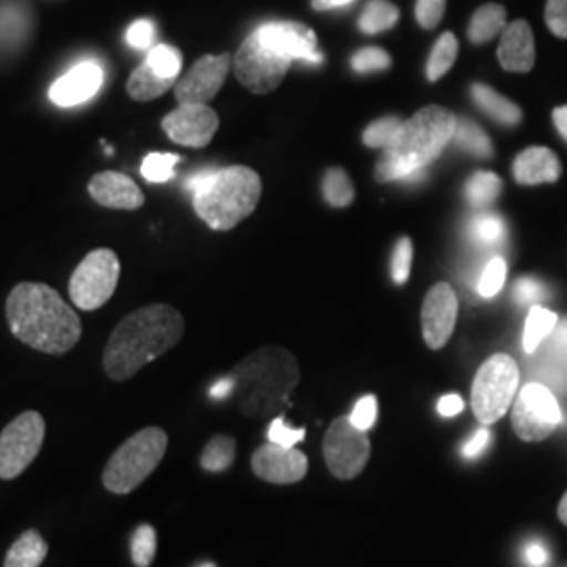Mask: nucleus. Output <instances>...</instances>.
Instances as JSON below:
<instances>
[{
  "instance_id": "1",
  "label": "nucleus",
  "mask_w": 567,
  "mask_h": 567,
  "mask_svg": "<svg viewBox=\"0 0 567 567\" xmlns=\"http://www.w3.org/2000/svg\"><path fill=\"white\" fill-rule=\"evenodd\" d=\"M4 313L13 337L41 353L63 355L81 341L79 313L49 284H18L7 297Z\"/></svg>"
},
{
  "instance_id": "2",
  "label": "nucleus",
  "mask_w": 567,
  "mask_h": 567,
  "mask_svg": "<svg viewBox=\"0 0 567 567\" xmlns=\"http://www.w3.org/2000/svg\"><path fill=\"white\" fill-rule=\"evenodd\" d=\"M183 316L171 305L154 303L128 313L110 334L103 351L105 374L124 383L142 368L163 358L182 341Z\"/></svg>"
},
{
  "instance_id": "3",
  "label": "nucleus",
  "mask_w": 567,
  "mask_h": 567,
  "mask_svg": "<svg viewBox=\"0 0 567 567\" xmlns=\"http://www.w3.org/2000/svg\"><path fill=\"white\" fill-rule=\"evenodd\" d=\"M456 116L442 105H426L402 124L374 168L379 183L416 182L454 137Z\"/></svg>"
},
{
  "instance_id": "4",
  "label": "nucleus",
  "mask_w": 567,
  "mask_h": 567,
  "mask_svg": "<svg viewBox=\"0 0 567 567\" xmlns=\"http://www.w3.org/2000/svg\"><path fill=\"white\" fill-rule=\"evenodd\" d=\"M238 408L248 419L278 416L301 381L297 358L278 344L246 355L231 372Z\"/></svg>"
},
{
  "instance_id": "5",
  "label": "nucleus",
  "mask_w": 567,
  "mask_h": 567,
  "mask_svg": "<svg viewBox=\"0 0 567 567\" xmlns=\"http://www.w3.org/2000/svg\"><path fill=\"white\" fill-rule=\"evenodd\" d=\"M194 194V210L215 231H229L255 213L264 183L248 166L203 171L187 182Z\"/></svg>"
},
{
  "instance_id": "6",
  "label": "nucleus",
  "mask_w": 567,
  "mask_h": 567,
  "mask_svg": "<svg viewBox=\"0 0 567 567\" xmlns=\"http://www.w3.org/2000/svg\"><path fill=\"white\" fill-rule=\"evenodd\" d=\"M168 447V435L161 426H145L131 435L107 461L102 484L112 494H131L158 468Z\"/></svg>"
},
{
  "instance_id": "7",
  "label": "nucleus",
  "mask_w": 567,
  "mask_h": 567,
  "mask_svg": "<svg viewBox=\"0 0 567 567\" xmlns=\"http://www.w3.org/2000/svg\"><path fill=\"white\" fill-rule=\"evenodd\" d=\"M519 385V368L507 353H496L480 365L471 386V408L484 426L498 423L508 412Z\"/></svg>"
},
{
  "instance_id": "8",
  "label": "nucleus",
  "mask_w": 567,
  "mask_h": 567,
  "mask_svg": "<svg viewBox=\"0 0 567 567\" xmlns=\"http://www.w3.org/2000/svg\"><path fill=\"white\" fill-rule=\"evenodd\" d=\"M121 280V259L110 248L89 252L70 278V299L82 311H95L112 299Z\"/></svg>"
},
{
  "instance_id": "9",
  "label": "nucleus",
  "mask_w": 567,
  "mask_h": 567,
  "mask_svg": "<svg viewBox=\"0 0 567 567\" xmlns=\"http://www.w3.org/2000/svg\"><path fill=\"white\" fill-rule=\"evenodd\" d=\"M47 425L41 412L28 410L16 416L0 433V480L11 482L41 454Z\"/></svg>"
},
{
  "instance_id": "10",
  "label": "nucleus",
  "mask_w": 567,
  "mask_h": 567,
  "mask_svg": "<svg viewBox=\"0 0 567 567\" xmlns=\"http://www.w3.org/2000/svg\"><path fill=\"white\" fill-rule=\"evenodd\" d=\"M561 405L547 385L529 383L519 391L511 414L513 431L519 440L529 444L543 442L561 425Z\"/></svg>"
},
{
  "instance_id": "11",
  "label": "nucleus",
  "mask_w": 567,
  "mask_h": 567,
  "mask_svg": "<svg viewBox=\"0 0 567 567\" xmlns=\"http://www.w3.org/2000/svg\"><path fill=\"white\" fill-rule=\"evenodd\" d=\"M324 461L332 477L349 482L364 471L370 461V440L365 431L351 423L349 416H339L324 435Z\"/></svg>"
},
{
  "instance_id": "12",
  "label": "nucleus",
  "mask_w": 567,
  "mask_h": 567,
  "mask_svg": "<svg viewBox=\"0 0 567 567\" xmlns=\"http://www.w3.org/2000/svg\"><path fill=\"white\" fill-rule=\"evenodd\" d=\"M290 63L292 61L265 47L257 32H252L234 55V72L236 79L250 93L267 95L282 84L284 76L290 70Z\"/></svg>"
},
{
  "instance_id": "13",
  "label": "nucleus",
  "mask_w": 567,
  "mask_h": 567,
  "mask_svg": "<svg viewBox=\"0 0 567 567\" xmlns=\"http://www.w3.org/2000/svg\"><path fill=\"white\" fill-rule=\"evenodd\" d=\"M163 131L173 143L206 147L219 131V116L208 103H187L164 116Z\"/></svg>"
},
{
  "instance_id": "14",
  "label": "nucleus",
  "mask_w": 567,
  "mask_h": 567,
  "mask_svg": "<svg viewBox=\"0 0 567 567\" xmlns=\"http://www.w3.org/2000/svg\"><path fill=\"white\" fill-rule=\"evenodd\" d=\"M231 65L234 58L229 53L204 55L175 84V100L179 105L208 103L215 100L225 84Z\"/></svg>"
},
{
  "instance_id": "15",
  "label": "nucleus",
  "mask_w": 567,
  "mask_h": 567,
  "mask_svg": "<svg viewBox=\"0 0 567 567\" xmlns=\"http://www.w3.org/2000/svg\"><path fill=\"white\" fill-rule=\"evenodd\" d=\"M257 37L274 53L286 60L303 63H322L324 55L318 49V39L313 30L299 21H271L255 30Z\"/></svg>"
},
{
  "instance_id": "16",
  "label": "nucleus",
  "mask_w": 567,
  "mask_h": 567,
  "mask_svg": "<svg viewBox=\"0 0 567 567\" xmlns=\"http://www.w3.org/2000/svg\"><path fill=\"white\" fill-rule=\"evenodd\" d=\"M456 320H458V297L454 288L446 282L431 286L421 309V326H423L426 347L433 351L444 349L447 341L452 339Z\"/></svg>"
},
{
  "instance_id": "17",
  "label": "nucleus",
  "mask_w": 567,
  "mask_h": 567,
  "mask_svg": "<svg viewBox=\"0 0 567 567\" xmlns=\"http://www.w3.org/2000/svg\"><path fill=\"white\" fill-rule=\"evenodd\" d=\"M252 473L267 484L288 486L299 484L305 480L309 471V461L301 450L297 447L278 446V444H265L257 447L250 456Z\"/></svg>"
},
{
  "instance_id": "18",
  "label": "nucleus",
  "mask_w": 567,
  "mask_h": 567,
  "mask_svg": "<svg viewBox=\"0 0 567 567\" xmlns=\"http://www.w3.org/2000/svg\"><path fill=\"white\" fill-rule=\"evenodd\" d=\"M102 68L93 61H84L51 84L49 97L60 107H74L89 102L102 89Z\"/></svg>"
},
{
  "instance_id": "19",
  "label": "nucleus",
  "mask_w": 567,
  "mask_h": 567,
  "mask_svg": "<svg viewBox=\"0 0 567 567\" xmlns=\"http://www.w3.org/2000/svg\"><path fill=\"white\" fill-rule=\"evenodd\" d=\"M89 196L93 198V203L114 210H137L145 203L140 185L116 171H103L93 175L89 182Z\"/></svg>"
},
{
  "instance_id": "20",
  "label": "nucleus",
  "mask_w": 567,
  "mask_h": 567,
  "mask_svg": "<svg viewBox=\"0 0 567 567\" xmlns=\"http://www.w3.org/2000/svg\"><path fill=\"white\" fill-rule=\"evenodd\" d=\"M501 68L513 74H526L536 63V44L529 23L515 20L507 23L498 44Z\"/></svg>"
},
{
  "instance_id": "21",
  "label": "nucleus",
  "mask_w": 567,
  "mask_h": 567,
  "mask_svg": "<svg viewBox=\"0 0 567 567\" xmlns=\"http://www.w3.org/2000/svg\"><path fill=\"white\" fill-rule=\"evenodd\" d=\"M564 168L557 154L548 147L532 145L517 154L513 163V177L519 185H540V183L559 182Z\"/></svg>"
},
{
  "instance_id": "22",
  "label": "nucleus",
  "mask_w": 567,
  "mask_h": 567,
  "mask_svg": "<svg viewBox=\"0 0 567 567\" xmlns=\"http://www.w3.org/2000/svg\"><path fill=\"white\" fill-rule=\"evenodd\" d=\"M471 100L477 103V107L489 116L492 121L505 126H517L524 121V112L515 102H511L507 97H503L498 91H494L487 84H473L471 86Z\"/></svg>"
},
{
  "instance_id": "23",
  "label": "nucleus",
  "mask_w": 567,
  "mask_h": 567,
  "mask_svg": "<svg viewBox=\"0 0 567 567\" xmlns=\"http://www.w3.org/2000/svg\"><path fill=\"white\" fill-rule=\"evenodd\" d=\"M177 79L161 76L147 61L140 63L126 82V93L135 102H154L163 97L166 91L175 89Z\"/></svg>"
},
{
  "instance_id": "24",
  "label": "nucleus",
  "mask_w": 567,
  "mask_h": 567,
  "mask_svg": "<svg viewBox=\"0 0 567 567\" xmlns=\"http://www.w3.org/2000/svg\"><path fill=\"white\" fill-rule=\"evenodd\" d=\"M507 28V11L503 4L489 2L475 11V16L471 18L468 23V41L473 44H486L494 41L496 37H501Z\"/></svg>"
},
{
  "instance_id": "25",
  "label": "nucleus",
  "mask_w": 567,
  "mask_h": 567,
  "mask_svg": "<svg viewBox=\"0 0 567 567\" xmlns=\"http://www.w3.org/2000/svg\"><path fill=\"white\" fill-rule=\"evenodd\" d=\"M49 555V545L39 529H28L11 545L4 567H41Z\"/></svg>"
},
{
  "instance_id": "26",
  "label": "nucleus",
  "mask_w": 567,
  "mask_h": 567,
  "mask_svg": "<svg viewBox=\"0 0 567 567\" xmlns=\"http://www.w3.org/2000/svg\"><path fill=\"white\" fill-rule=\"evenodd\" d=\"M557 324H559V316L555 311L534 305L527 313L526 326H524V339H522L524 351L534 353L553 334Z\"/></svg>"
},
{
  "instance_id": "27",
  "label": "nucleus",
  "mask_w": 567,
  "mask_h": 567,
  "mask_svg": "<svg viewBox=\"0 0 567 567\" xmlns=\"http://www.w3.org/2000/svg\"><path fill=\"white\" fill-rule=\"evenodd\" d=\"M452 143H456V147H461L466 154H473L475 158H492L494 156V145L489 142L486 133L468 118H458L456 116V128H454V137Z\"/></svg>"
},
{
  "instance_id": "28",
  "label": "nucleus",
  "mask_w": 567,
  "mask_h": 567,
  "mask_svg": "<svg viewBox=\"0 0 567 567\" xmlns=\"http://www.w3.org/2000/svg\"><path fill=\"white\" fill-rule=\"evenodd\" d=\"M400 20V9L389 0H370L360 16V30L364 34H381Z\"/></svg>"
},
{
  "instance_id": "29",
  "label": "nucleus",
  "mask_w": 567,
  "mask_h": 567,
  "mask_svg": "<svg viewBox=\"0 0 567 567\" xmlns=\"http://www.w3.org/2000/svg\"><path fill=\"white\" fill-rule=\"evenodd\" d=\"M236 440L231 435H215L208 440L200 456V466L208 473H224L236 461Z\"/></svg>"
},
{
  "instance_id": "30",
  "label": "nucleus",
  "mask_w": 567,
  "mask_h": 567,
  "mask_svg": "<svg viewBox=\"0 0 567 567\" xmlns=\"http://www.w3.org/2000/svg\"><path fill=\"white\" fill-rule=\"evenodd\" d=\"M456 58H458V41L452 32H444L440 37V41L435 42L429 61H426V79L431 82L444 79L447 70L454 65Z\"/></svg>"
},
{
  "instance_id": "31",
  "label": "nucleus",
  "mask_w": 567,
  "mask_h": 567,
  "mask_svg": "<svg viewBox=\"0 0 567 567\" xmlns=\"http://www.w3.org/2000/svg\"><path fill=\"white\" fill-rule=\"evenodd\" d=\"M503 192V182L496 173H487V171H477L468 177L465 185L466 198L468 203L475 204L477 208H486L494 203Z\"/></svg>"
},
{
  "instance_id": "32",
  "label": "nucleus",
  "mask_w": 567,
  "mask_h": 567,
  "mask_svg": "<svg viewBox=\"0 0 567 567\" xmlns=\"http://www.w3.org/2000/svg\"><path fill=\"white\" fill-rule=\"evenodd\" d=\"M322 194H324L326 203L334 206V208H344V206L353 203V198H355L353 183H351L343 168H339V166L326 171L324 179H322Z\"/></svg>"
},
{
  "instance_id": "33",
  "label": "nucleus",
  "mask_w": 567,
  "mask_h": 567,
  "mask_svg": "<svg viewBox=\"0 0 567 567\" xmlns=\"http://www.w3.org/2000/svg\"><path fill=\"white\" fill-rule=\"evenodd\" d=\"M156 548H158V536L156 529L150 524L133 529L131 536V559L137 567H150L156 559Z\"/></svg>"
},
{
  "instance_id": "34",
  "label": "nucleus",
  "mask_w": 567,
  "mask_h": 567,
  "mask_svg": "<svg viewBox=\"0 0 567 567\" xmlns=\"http://www.w3.org/2000/svg\"><path fill=\"white\" fill-rule=\"evenodd\" d=\"M402 124H404V121L398 118V116H385V118L370 122L365 126L362 142H364L365 147H372V150H386L398 137Z\"/></svg>"
},
{
  "instance_id": "35",
  "label": "nucleus",
  "mask_w": 567,
  "mask_h": 567,
  "mask_svg": "<svg viewBox=\"0 0 567 567\" xmlns=\"http://www.w3.org/2000/svg\"><path fill=\"white\" fill-rule=\"evenodd\" d=\"M179 161H182V156H177V154H161V152L147 154L143 158L142 175L152 183L171 182L175 177V166L179 164Z\"/></svg>"
},
{
  "instance_id": "36",
  "label": "nucleus",
  "mask_w": 567,
  "mask_h": 567,
  "mask_svg": "<svg viewBox=\"0 0 567 567\" xmlns=\"http://www.w3.org/2000/svg\"><path fill=\"white\" fill-rule=\"evenodd\" d=\"M147 63L166 79H177L179 81V74H182V53L171 47V44H156L150 49V55H147Z\"/></svg>"
},
{
  "instance_id": "37",
  "label": "nucleus",
  "mask_w": 567,
  "mask_h": 567,
  "mask_svg": "<svg viewBox=\"0 0 567 567\" xmlns=\"http://www.w3.org/2000/svg\"><path fill=\"white\" fill-rule=\"evenodd\" d=\"M507 261L503 257H492L484 267V274L477 284V292L484 299H494L507 282Z\"/></svg>"
},
{
  "instance_id": "38",
  "label": "nucleus",
  "mask_w": 567,
  "mask_h": 567,
  "mask_svg": "<svg viewBox=\"0 0 567 567\" xmlns=\"http://www.w3.org/2000/svg\"><path fill=\"white\" fill-rule=\"evenodd\" d=\"M351 68L360 74H368V72H381V70H389L391 68V55L379 49V47H365L362 51H358L351 60Z\"/></svg>"
},
{
  "instance_id": "39",
  "label": "nucleus",
  "mask_w": 567,
  "mask_h": 567,
  "mask_svg": "<svg viewBox=\"0 0 567 567\" xmlns=\"http://www.w3.org/2000/svg\"><path fill=\"white\" fill-rule=\"evenodd\" d=\"M473 234L480 243L496 244L505 238V224L498 215L482 213L473 219Z\"/></svg>"
},
{
  "instance_id": "40",
  "label": "nucleus",
  "mask_w": 567,
  "mask_h": 567,
  "mask_svg": "<svg viewBox=\"0 0 567 567\" xmlns=\"http://www.w3.org/2000/svg\"><path fill=\"white\" fill-rule=\"evenodd\" d=\"M412 240L402 238L395 244L393 255H391V278L395 284H405L410 278V267H412Z\"/></svg>"
},
{
  "instance_id": "41",
  "label": "nucleus",
  "mask_w": 567,
  "mask_h": 567,
  "mask_svg": "<svg viewBox=\"0 0 567 567\" xmlns=\"http://www.w3.org/2000/svg\"><path fill=\"white\" fill-rule=\"evenodd\" d=\"M267 440L271 442V444H278V446L292 447L297 446L299 442H303L305 440V429L303 426H290L284 423V419H274L271 421V425L267 429Z\"/></svg>"
},
{
  "instance_id": "42",
  "label": "nucleus",
  "mask_w": 567,
  "mask_h": 567,
  "mask_svg": "<svg viewBox=\"0 0 567 567\" xmlns=\"http://www.w3.org/2000/svg\"><path fill=\"white\" fill-rule=\"evenodd\" d=\"M446 13V0H416V21L425 28L433 30L444 20Z\"/></svg>"
},
{
  "instance_id": "43",
  "label": "nucleus",
  "mask_w": 567,
  "mask_h": 567,
  "mask_svg": "<svg viewBox=\"0 0 567 567\" xmlns=\"http://www.w3.org/2000/svg\"><path fill=\"white\" fill-rule=\"evenodd\" d=\"M545 20L557 39H567V0H547Z\"/></svg>"
},
{
  "instance_id": "44",
  "label": "nucleus",
  "mask_w": 567,
  "mask_h": 567,
  "mask_svg": "<svg viewBox=\"0 0 567 567\" xmlns=\"http://www.w3.org/2000/svg\"><path fill=\"white\" fill-rule=\"evenodd\" d=\"M377 416H379V402H377V398H374V395H364V398L355 404L349 419H351V423L358 426V429L368 431V429H372L374 423H377Z\"/></svg>"
},
{
  "instance_id": "45",
  "label": "nucleus",
  "mask_w": 567,
  "mask_h": 567,
  "mask_svg": "<svg viewBox=\"0 0 567 567\" xmlns=\"http://www.w3.org/2000/svg\"><path fill=\"white\" fill-rule=\"evenodd\" d=\"M154 39H156V28L152 21L147 20L135 21L126 32V41L135 49H152Z\"/></svg>"
},
{
  "instance_id": "46",
  "label": "nucleus",
  "mask_w": 567,
  "mask_h": 567,
  "mask_svg": "<svg viewBox=\"0 0 567 567\" xmlns=\"http://www.w3.org/2000/svg\"><path fill=\"white\" fill-rule=\"evenodd\" d=\"M545 286L534 278H522L519 282L515 284L513 295L517 299V303H536L540 299H545Z\"/></svg>"
},
{
  "instance_id": "47",
  "label": "nucleus",
  "mask_w": 567,
  "mask_h": 567,
  "mask_svg": "<svg viewBox=\"0 0 567 567\" xmlns=\"http://www.w3.org/2000/svg\"><path fill=\"white\" fill-rule=\"evenodd\" d=\"M489 442H492V433H489V429H480V431H475L473 433V437L466 442L465 446H463V456L465 458H477L480 454H484L486 452V447L489 446Z\"/></svg>"
},
{
  "instance_id": "48",
  "label": "nucleus",
  "mask_w": 567,
  "mask_h": 567,
  "mask_svg": "<svg viewBox=\"0 0 567 567\" xmlns=\"http://www.w3.org/2000/svg\"><path fill=\"white\" fill-rule=\"evenodd\" d=\"M524 559L529 567H545L548 564V550L540 540H529L524 548Z\"/></svg>"
},
{
  "instance_id": "49",
  "label": "nucleus",
  "mask_w": 567,
  "mask_h": 567,
  "mask_svg": "<svg viewBox=\"0 0 567 567\" xmlns=\"http://www.w3.org/2000/svg\"><path fill=\"white\" fill-rule=\"evenodd\" d=\"M550 349L559 355V362L567 364V320L555 326L550 334Z\"/></svg>"
},
{
  "instance_id": "50",
  "label": "nucleus",
  "mask_w": 567,
  "mask_h": 567,
  "mask_svg": "<svg viewBox=\"0 0 567 567\" xmlns=\"http://www.w3.org/2000/svg\"><path fill=\"white\" fill-rule=\"evenodd\" d=\"M463 408H465V402H463V398H461L458 393H447V395H444V398L440 400L437 412H440L442 416H446V419H452V416L461 414Z\"/></svg>"
},
{
  "instance_id": "51",
  "label": "nucleus",
  "mask_w": 567,
  "mask_h": 567,
  "mask_svg": "<svg viewBox=\"0 0 567 567\" xmlns=\"http://www.w3.org/2000/svg\"><path fill=\"white\" fill-rule=\"evenodd\" d=\"M553 124L567 143V105H559L553 110Z\"/></svg>"
},
{
  "instance_id": "52",
  "label": "nucleus",
  "mask_w": 567,
  "mask_h": 567,
  "mask_svg": "<svg viewBox=\"0 0 567 567\" xmlns=\"http://www.w3.org/2000/svg\"><path fill=\"white\" fill-rule=\"evenodd\" d=\"M234 389H236L234 386V379L229 377V379H224V381H219V383L210 386V398L213 400H225Z\"/></svg>"
},
{
  "instance_id": "53",
  "label": "nucleus",
  "mask_w": 567,
  "mask_h": 567,
  "mask_svg": "<svg viewBox=\"0 0 567 567\" xmlns=\"http://www.w3.org/2000/svg\"><path fill=\"white\" fill-rule=\"evenodd\" d=\"M349 2H353V0H311V7H313L316 11H330V9L344 7V4H349Z\"/></svg>"
},
{
  "instance_id": "54",
  "label": "nucleus",
  "mask_w": 567,
  "mask_h": 567,
  "mask_svg": "<svg viewBox=\"0 0 567 567\" xmlns=\"http://www.w3.org/2000/svg\"><path fill=\"white\" fill-rule=\"evenodd\" d=\"M557 515H559L561 524H564V526H567V492L566 494H564L561 503H559V508H557Z\"/></svg>"
},
{
  "instance_id": "55",
  "label": "nucleus",
  "mask_w": 567,
  "mask_h": 567,
  "mask_svg": "<svg viewBox=\"0 0 567 567\" xmlns=\"http://www.w3.org/2000/svg\"><path fill=\"white\" fill-rule=\"evenodd\" d=\"M196 567H217L215 564H203V566H196Z\"/></svg>"
}]
</instances>
